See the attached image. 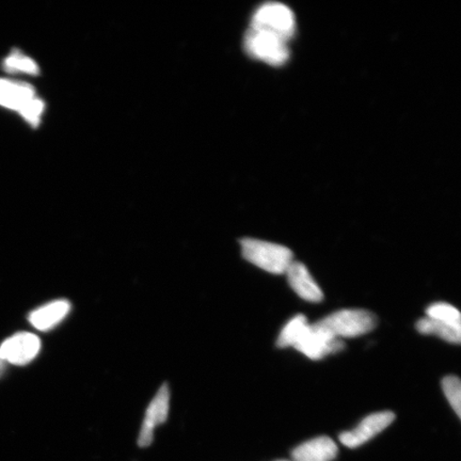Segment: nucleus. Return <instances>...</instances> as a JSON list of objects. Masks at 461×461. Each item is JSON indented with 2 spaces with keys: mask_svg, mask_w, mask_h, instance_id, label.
Returning <instances> with one entry per match:
<instances>
[{
  "mask_svg": "<svg viewBox=\"0 0 461 461\" xmlns=\"http://www.w3.org/2000/svg\"><path fill=\"white\" fill-rule=\"evenodd\" d=\"M240 245L248 262L270 274L284 275L294 262L293 252L285 246L255 239H244Z\"/></svg>",
  "mask_w": 461,
  "mask_h": 461,
  "instance_id": "f257e3e1",
  "label": "nucleus"
},
{
  "mask_svg": "<svg viewBox=\"0 0 461 461\" xmlns=\"http://www.w3.org/2000/svg\"><path fill=\"white\" fill-rule=\"evenodd\" d=\"M334 338H357L375 330L376 315L366 310L346 309L338 311L317 321Z\"/></svg>",
  "mask_w": 461,
  "mask_h": 461,
  "instance_id": "f03ea898",
  "label": "nucleus"
},
{
  "mask_svg": "<svg viewBox=\"0 0 461 461\" xmlns=\"http://www.w3.org/2000/svg\"><path fill=\"white\" fill-rule=\"evenodd\" d=\"M244 45L248 55L269 66L280 67L290 58V49L285 40L258 29L249 28Z\"/></svg>",
  "mask_w": 461,
  "mask_h": 461,
  "instance_id": "7ed1b4c3",
  "label": "nucleus"
},
{
  "mask_svg": "<svg viewBox=\"0 0 461 461\" xmlns=\"http://www.w3.org/2000/svg\"><path fill=\"white\" fill-rule=\"evenodd\" d=\"M250 28L273 33L288 42L295 34V15L284 4H264L253 14Z\"/></svg>",
  "mask_w": 461,
  "mask_h": 461,
  "instance_id": "20e7f679",
  "label": "nucleus"
},
{
  "mask_svg": "<svg viewBox=\"0 0 461 461\" xmlns=\"http://www.w3.org/2000/svg\"><path fill=\"white\" fill-rule=\"evenodd\" d=\"M343 348L344 343L341 339L334 338L332 334L315 322V324L308 326L307 330L294 348L311 360H320L328 355L338 353Z\"/></svg>",
  "mask_w": 461,
  "mask_h": 461,
  "instance_id": "39448f33",
  "label": "nucleus"
},
{
  "mask_svg": "<svg viewBox=\"0 0 461 461\" xmlns=\"http://www.w3.org/2000/svg\"><path fill=\"white\" fill-rule=\"evenodd\" d=\"M394 420L395 414L392 411L373 413L363 419L355 429L342 432L339 439L346 447H359L387 429Z\"/></svg>",
  "mask_w": 461,
  "mask_h": 461,
  "instance_id": "423d86ee",
  "label": "nucleus"
},
{
  "mask_svg": "<svg viewBox=\"0 0 461 461\" xmlns=\"http://www.w3.org/2000/svg\"><path fill=\"white\" fill-rule=\"evenodd\" d=\"M41 349V342L36 334L21 332L5 339L0 346V357L5 363L26 366L36 358Z\"/></svg>",
  "mask_w": 461,
  "mask_h": 461,
  "instance_id": "0eeeda50",
  "label": "nucleus"
},
{
  "mask_svg": "<svg viewBox=\"0 0 461 461\" xmlns=\"http://www.w3.org/2000/svg\"><path fill=\"white\" fill-rule=\"evenodd\" d=\"M170 393L168 385H161L157 396L149 403L143 420L140 438H138V446L148 447L152 445L154 439V429L158 425L164 424L169 413Z\"/></svg>",
  "mask_w": 461,
  "mask_h": 461,
  "instance_id": "6e6552de",
  "label": "nucleus"
},
{
  "mask_svg": "<svg viewBox=\"0 0 461 461\" xmlns=\"http://www.w3.org/2000/svg\"><path fill=\"white\" fill-rule=\"evenodd\" d=\"M288 285L297 295L309 303H321L324 299L321 288L316 284L303 263L294 261L285 273Z\"/></svg>",
  "mask_w": 461,
  "mask_h": 461,
  "instance_id": "1a4fd4ad",
  "label": "nucleus"
},
{
  "mask_svg": "<svg viewBox=\"0 0 461 461\" xmlns=\"http://www.w3.org/2000/svg\"><path fill=\"white\" fill-rule=\"evenodd\" d=\"M37 97L32 85L0 78V106L21 113Z\"/></svg>",
  "mask_w": 461,
  "mask_h": 461,
  "instance_id": "9d476101",
  "label": "nucleus"
},
{
  "mask_svg": "<svg viewBox=\"0 0 461 461\" xmlns=\"http://www.w3.org/2000/svg\"><path fill=\"white\" fill-rule=\"evenodd\" d=\"M339 448L331 438L321 436L303 443L292 452L293 461H332Z\"/></svg>",
  "mask_w": 461,
  "mask_h": 461,
  "instance_id": "9b49d317",
  "label": "nucleus"
},
{
  "mask_svg": "<svg viewBox=\"0 0 461 461\" xmlns=\"http://www.w3.org/2000/svg\"><path fill=\"white\" fill-rule=\"evenodd\" d=\"M71 305L67 301H56L43 305L29 315V321L39 331H49L66 319Z\"/></svg>",
  "mask_w": 461,
  "mask_h": 461,
  "instance_id": "f8f14e48",
  "label": "nucleus"
},
{
  "mask_svg": "<svg viewBox=\"0 0 461 461\" xmlns=\"http://www.w3.org/2000/svg\"><path fill=\"white\" fill-rule=\"evenodd\" d=\"M417 330L426 336H436L452 344H459L461 341V330L445 322L432 320L426 316L417 322Z\"/></svg>",
  "mask_w": 461,
  "mask_h": 461,
  "instance_id": "ddd939ff",
  "label": "nucleus"
},
{
  "mask_svg": "<svg viewBox=\"0 0 461 461\" xmlns=\"http://www.w3.org/2000/svg\"><path fill=\"white\" fill-rule=\"evenodd\" d=\"M307 317L303 314L296 315L287 322L276 339L279 348H295L309 326Z\"/></svg>",
  "mask_w": 461,
  "mask_h": 461,
  "instance_id": "4468645a",
  "label": "nucleus"
},
{
  "mask_svg": "<svg viewBox=\"0 0 461 461\" xmlns=\"http://www.w3.org/2000/svg\"><path fill=\"white\" fill-rule=\"evenodd\" d=\"M4 68L10 73H22L27 75L39 74V67L31 57L14 50L4 60Z\"/></svg>",
  "mask_w": 461,
  "mask_h": 461,
  "instance_id": "2eb2a0df",
  "label": "nucleus"
},
{
  "mask_svg": "<svg viewBox=\"0 0 461 461\" xmlns=\"http://www.w3.org/2000/svg\"><path fill=\"white\" fill-rule=\"evenodd\" d=\"M426 314L432 320H437L445 324L457 328L461 330V316L459 311L453 305L446 303H437L429 305Z\"/></svg>",
  "mask_w": 461,
  "mask_h": 461,
  "instance_id": "dca6fc26",
  "label": "nucleus"
},
{
  "mask_svg": "<svg viewBox=\"0 0 461 461\" xmlns=\"http://www.w3.org/2000/svg\"><path fill=\"white\" fill-rule=\"evenodd\" d=\"M442 389L445 392L447 400L457 417L461 418V383L460 379L454 375L442 379Z\"/></svg>",
  "mask_w": 461,
  "mask_h": 461,
  "instance_id": "f3484780",
  "label": "nucleus"
},
{
  "mask_svg": "<svg viewBox=\"0 0 461 461\" xmlns=\"http://www.w3.org/2000/svg\"><path fill=\"white\" fill-rule=\"evenodd\" d=\"M5 368V362L2 359V357H0V376H2L4 371Z\"/></svg>",
  "mask_w": 461,
  "mask_h": 461,
  "instance_id": "a211bd4d",
  "label": "nucleus"
},
{
  "mask_svg": "<svg viewBox=\"0 0 461 461\" xmlns=\"http://www.w3.org/2000/svg\"><path fill=\"white\" fill-rule=\"evenodd\" d=\"M276 461H290V460L282 459V460H276Z\"/></svg>",
  "mask_w": 461,
  "mask_h": 461,
  "instance_id": "6ab92c4d",
  "label": "nucleus"
}]
</instances>
